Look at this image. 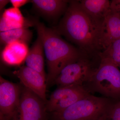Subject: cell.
<instances>
[{
    "label": "cell",
    "mask_w": 120,
    "mask_h": 120,
    "mask_svg": "<svg viewBox=\"0 0 120 120\" xmlns=\"http://www.w3.org/2000/svg\"><path fill=\"white\" fill-rule=\"evenodd\" d=\"M103 26L86 13L79 0H69L66 12L53 29L76 45L84 53L97 57L104 50L102 42Z\"/></svg>",
    "instance_id": "obj_1"
},
{
    "label": "cell",
    "mask_w": 120,
    "mask_h": 120,
    "mask_svg": "<svg viewBox=\"0 0 120 120\" xmlns=\"http://www.w3.org/2000/svg\"><path fill=\"white\" fill-rule=\"evenodd\" d=\"M35 26L43 43L48 68L46 82L49 84L53 82L65 67L76 62L86 54L65 41L53 29L46 27L43 23L36 20Z\"/></svg>",
    "instance_id": "obj_2"
},
{
    "label": "cell",
    "mask_w": 120,
    "mask_h": 120,
    "mask_svg": "<svg viewBox=\"0 0 120 120\" xmlns=\"http://www.w3.org/2000/svg\"><path fill=\"white\" fill-rule=\"evenodd\" d=\"M115 101L90 94L66 109L52 113L53 120H99L107 115Z\"/></svg>",
    "instance_id": "obj_3"
},
{
    "label": "cell",
    "mask_w": 120,
    "mask_h": 120,
    "mask_svg": "<svg viewBox=\"0 0 120 120\" xmlns=\"http://www.w3.org/2000/svg\"><path fill=\"white\" fill-rule=\"evenodd\" d=\"M98 68L83 86L90 94L99 93L103 97L120 99V70L107 61L101 60Z\"/></svg>",
    "instance_id": "obj_4"
},
{
    "label": "cell",
    "mask_w": 120,
    "mask_h": 120,
    "mask_svg": "<svg viewBox=\"0 0 120 120\" xmlns=\"http://www.w3.org/2000/svg\"><path fill=\"white\" fill-rule=\"evenodd\" d=\"M101 61L100 57L85 55L76 62L65 67L53 83L58 87L74 85L83 86L97 71Z\"/></svg>",
    "instance_id": "obj_5"
},
{
    "label": "cell",
    "mask_w": 120,
    "mask_h": 120,
    "mask_svg": "<svg viewBox=\"0 0 120 120\" xmlns=\"http://www.w3.org/2000/svg\"><path fill=\"white\" fill-rule=\"evenodd\" d=\"M90 94L83 86L58 87L52 92L47 101L46 110L52 113L61 111Z\"/></svg>",
    "instance_id": "obj_6"
},
{
    "label": "cell",
    "mask_w": 120,
    "mask_h": 120,
    "mask_svg": "<svg viewBox=\"0 0 120 120\" xmlns=\"http://www.w3.org/2000/svg\"><path fill=\"white\" fill-rule=\"evenodd\" d=\"M44 101L24 87L22 90L19 104L15 115V116H18L16 120H45L46 109Z\"/></svg>",
    "instance_id": "obj_7"
},
{
    "label": "cell",
    "mask_w": 120,
    "mask_h": 120,
    "mask_svg": "<svg viewBox=\"0 0 120 120\" xmlns=\"http://www.w3.org/2000/svg\"><path fill=\"white\" fill-rule=\"evenodd\" d=\"M22 90L17 84L0 78V111L3 120L15 117L19 104Z\"/></svg>",
    "instance_id": "obj_8"
},
{
    "label": "cell",
    "mask_w": 120,
    "mask_h": 120,
    "mask_svg": "<svg viewBox=\"0 0 120 120\" xmlns=\"http://www.w3.org/2000/svg\"><path fill=\"white\" fill-rule=\"evenodd\" d=\"M15 74L24 87L34 93L44 101L46 99L45 77L26 65L20 67Z\"/></svg>",
    "instance_id": "obj_9"
},
{
    "label": "cell",
    "mask_w": 120,
    "mask_h": 120,
    "mask_svg": "<svg viewBox=\"0 0 120 120\" xmlns=\"http://www.w3.org/2000/svg\"><path fill=\"white\" fill-rule=\"evenodd\" d=\"M120 38V14L111 4L103 23L102 42L104 50L113 41Z\"/></svg>",
    "instance_id": "obj_10"
},
{
    "label": "cell",
    "mask_w": 120,
    "mask_h": 120,
    "mask_svg": "<svg viewBox=\"0 0 120 120\" xmlns=\"http://www.w3.org/2000/svg\"><path fill=\"white\" fill-rule=\"evenodd\" d=\"M35 20L30 21L24 17L19 8L12 7L5 9L0 19V31L34 26Z\"/></svg>",
    "instance_id": "obj_11"
},
{
    "label": "cell",
    "mask_w": 120,
    "mask_h": 120,
    "mask_svg": "<svg viewBox=\"0 0 120 120\" xmlns=\"http://www.w3.org/2000/svg\"><path fill=\"white\" fill-rule=\"evenodd\" d=\"M27 44L15 41L5 45L1 54L4 63L10 66H19L25 62L29 51Z\"/></svg>",
    "instance_id": "obj_12"
},
{
    "label": "cell",
    "mask_w": 120,
    "mask_h": 120,
    "mask_svg": "<svg viewBox=\"0 0 120 120\" xmlns=\"http://www.w3.org/2000/svg\"><path fill=\"white\" fill-rule=\"evenodd\" d=\"M69 0H33L35 8L47 17L56 18L64 15L68 7Z\"/></svg>",
    "instance_id": "obj_13"
},
{
    "label": "cell",
    "mask_w": 120,
    "mask_h": 120,
    "mask_svg": "<svg viewBox=\"0 0 120 120\" xmlns=\"http://www.w3.org/2000/svg\"><path fill=\"white\" fill-rule=\"evenodd\" d=\"M83 9L92 19L103 24L105 17L111 8L109 0H79Z\"/></svg>",
    "instance_id": "obj_14"
},
{
    "label": "cell",
    "mask_w": 120,
    "mask_h": 120,
    "mask_svg": "<svg viewBox=\"0 0 120 120\" xmlns=\"http://www.w3.org/2000/svg\"><path fill=\"white\" fill-rule=\"evenodd\" d=\"M44 54L42 41L40 37L38 35L37 40L29 50L25 62L26 66L34 69L45 77Z\"/></svg>",
    "instance_id": "obj_15"
},
{
    "label": "cell",
    "mask_w": 120,
    "mask_h": 120,
    "mask_svg": "<svg viewBox=\"0 0 120 120\" xmlns=\"http://www.w3.org/2000/svg\"><path fill=\"white\" fill-rule=\"evenodd\" d=\"M32 37V32L28 27L17 28L0 32L1 44L5 45L15 41H21L28 44Z\"/></svg>",
    "instance_id": "obj_16"
},
{
    "label": "cell",
    "mask_w": 120,
    "mask_h": 120,
    "mask_svg": "<svg viewBox=\"0 0 120 120\" xmlns=\"http://www.w3.org/2000/svg\"><path fill=\"white\" fill-rule=\"evenodd\" d=\"M101 60H105L119 68L120 65V38L114 41L99 54Z\"/></svg>",
    "instance_id": "obj_17"
},
{
    "label": "cell",
    "mask_w": 120,
    "mask_h": 120,
    "mask_svg": "<svg viewBox=\"0 0 120 120\" xmlns=\"http://www.w3.org/2000/svg\"><path fill=\"white\" fill-rule=\"evenodd\" d=\"M108 116L112 120H120V99L114 102Z\"/></svg>",
    "instance_id": "obj_18"
},
{
    "label": "cell",
    "mask_w": 120,
    "mask_h": 120,
    "mask_svg": "<svg viewBox=\"0 0 120 120\" xmlns=\"http://www.w3.org/2000/svg\"><path fill=\"white\" fill-rule=\"evenodd\" d=\"M31 2V1L28 0H11L10 2L12 5V7L16 8H19L20 7Z\"/></svg>",
    "instance_id": "obj_19"
},
{
    "label": "cell",
    "mask_w": 120,
    "mask_h": 120,
    "mask_svg": "<svg viewBox=\"0 0 120 120\" xmlns=\"http://www.w3.org/2000/svg\"><path fill=\"white\" fill-rule=\"evenodd\" d=\"M111 4L116 9L120 14V0H112Z\"/></svg>",
    "instance_id": "obj_20"
},
{
    "label": "cell",
    "mask_w": 120,
    "mask_h": 120,
    "mask_svg": "<svg viewBox=\"0 0 120 120\" xmlns=\"http://www.w3.org/2000/svg\"><path fill=\"white\" fill-rule=\"evenodd\" d=\"M10 2V0H0V9L2 10L5 6L8 4L9 2Z\"/></svg>",
    "instance_id": "obj_21"
},
{
    "label": "cell",
    "mask_w": 120,
    "mask_h": 120,
    "mask_svg": "<svg viewBox=\"0 0 120 120\" xmlns=\"http://www.w3.org/2000/svg\"><path fill=\"white\" fill-rule=\"evenodd\" d=\"M112 120L110 119V118L108 116V115H106V116H105L102 118H101L100 120Z\"/></svg>",
    "instance_id": "obj_22"
},
{
    "label": "cell",
    "mask_w": 120,
    "mask_h": 120,
    "mask_svg": "<svg viewBox=\"0 0 120 120\" xmlns=\"http://www.w3.org/2000/svg\"><path fill=\"white\" fill-rule=\"evenodd\" d=\"M119 68H120V67H119Z\"/></svg>",
    "instance_id": "obj_23"
}]
</instances>
